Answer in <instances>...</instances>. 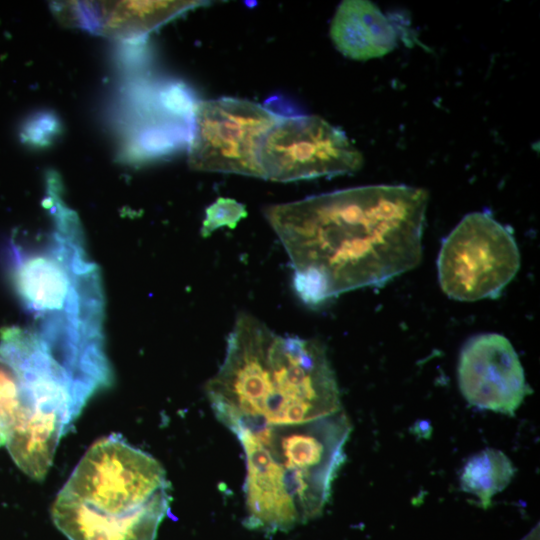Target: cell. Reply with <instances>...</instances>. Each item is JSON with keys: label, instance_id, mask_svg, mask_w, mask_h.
<instances>
[{"label": "cell", "instance_id": "13", "mask_svg": "<svg viewBox=\"0 0 540 540\" xmlns=\"http://www.w3.org/2000/svg\"><path fill=\"white\" fill-rule=\"evenodd\" d=\"M514 474V465L506 454L486 448L466 460L460 473V487L487 509L492 498L509 485Z\"/></svg>", "mask_w": 540, "mask_h": 540}, {"label": "cell", "instance_id": "4", "mask_svg": "<svg viewBox=\"0 0 540 540\" xmlns=\"http://www.w3.org/2000/svg\"><path fill=\"white\" fill-rule=\"evenodd\" d=\"M350 433L343 410L302 424L235 433L246 458V526L274 534L318 517L345 461Z\"/></svg>", "mask_w": 540, "mask_h": 540}, {"label": "cell", "instance_id": "8", "mask_svg": "<svg viewBox=\"0 0 540 540\" xmlns=\"http://www.w3.org/2000/svg\"><path fill=\"white\" fill-rule=\"evenodd\" d=\"M281 117L269 108L238 98L197 101L188 143L189 167L262 178L260 149Z\"/></svg>", "mask_w": 540, "mask_h": 540}, {"label": "cell", "instance_id": "2", "mask_svg": "<svg viewBox=\"0 0 540 540\" xmlns=\"http://www.w3.org/2000/svg\"><path fill=\"white\" fill-rule=\"evenodd\" d=\"M206 395L217 419L234 434L302 424L342 410L323 344L279 335L248 313L237 317Z\"/></svg>", "mask_w": 540, "mask_h": 540}, {"label": "cell", "instance_id": "1", "mask_svg": "<svg viewBox=\"0 0 540 540\" xmlns=\"http://www.w3.org/2000/svg\"><path fill=\"white\" fill-rule=\"evenodd\" d=\"M427 203L421 188L369 185L268 206L264 215L288 254L296 293L318 305L418 266Z\"/></svg>", "mask_w": 540, "mask_h": 540}, {"label": "cell", "instance_id": "14", "mask_svg": "<svg viewBox=\"0 0 540 540\" xmlns=\"http://www.w3.org/2000/svg\"><path fill=\"white\" fill-rule=\"evenodd\" d=\"M21 405L22 392L18 376L0 357V446L6 444Z\"/></svg>", "mask_w": 540, "mask_h": 540}, {"label": "cell", "instance_id": "12", "mask_svg": "<svg viewBox=\"0 0 540 540\" xmlns=\"http://www.w3.org/2000/svg\"><path fill=\"white\" fill-rule=\"evenodd\" d=\"M330 37L339 52L359 61L387 55L398 41L392 21L367 0L342 1L331 22Z\"/></svg>", "mask_w": 540, "mask_h": 540}, {"label": "cell", "instance_id": "9", "mask_svg": "<svg viewBox=\"0 0 540 540\" xmlns=\"http://www.w3.org/2000/svg\"><path fill=\"white\" fill-rule=\"evenodd\" d=\"M262 179L290 182L349 174L363 165L345 133L318 116H282L263 140Z\"/></svg>", "mask_w": 540, "mask_h": 540}, {"label": "cell", "instance_id": "16", "mask_svg": "<svg viewBox=\"0 0 540 540\" xmlns=\"http://www.w3.org/2000/svg\"><path fill=\"white\" fill-rule=\"evenodd\" d=\"M520 540H539V524Z\"/></svg>", "mask_w": 540, "mask_h": 540}, {"label": "cell", "instance_id": "11", "mask_svg": "<svg viewBox=\"0 0 540 540\" xmlns=\"http://www.w3.org/2000/svg\"><path fill=\"white\" fill-rule=\"evenodd\" d=\"M207 1H68L53 4L67 25L119 39L149 34L182 13L207 5Z\"/></svg>", "mask_w": 540, "mask_h": 540}, {"label": "cell", "instance_id": "5", "mask_svg": "<svg viewBox=\"0 0 540 540\" xmlns=\"http://www.w3.org/2000/svg\"><path fill=\"white\" fill-rule=\"evenodd\" d=\"M170 501L162 465L112 434L86 451L51 514L68 540H155Z\"/></svg>", "mask_w": 540, "mask_h": 540}, {"label": "cell", "instance_id": "7", "mask_svg": "<svg viewBox=\"0 0 540 540\" xmlns=\"http://www.w3.org/2000/svg\"><path fill=\"white\" fill-rule=\"evenodd\" d=\"M519 268L513 235L486 212L467 214L445 238L437 259L442 291L465 302L497 297Z\"/></svg>", "mask_w": 540, "mask_h": 540}, {"label": "cell", "instance_id": "3", "mask_svg": "<svg viewBox=\"0 0 540 540\" xmlns=\"http://www.w3.org/2000/svg\"><path fill=\"white\" fill-rule=\"evenodd\" d=\"M52 228L36 241L13 238L6 266L29 329L60 360L79 370L111 368L105 345V294L75 212L51 182Z\"/></svg>", "mask_w": 540, "mask_h": 540}, {"label": "cell", "instance_id": "10", "mask_svg": "<svg viewBox=\"0 0 540 540\" xmlns=\"http://www.w3.org/2000/svg\"><path fill=\"white\" fill-rule=\"evenodd\" d=\"M458 386L472 406L514 415L532 392L511 342L498 333L478 334L463 345L457 367Z\"/></svg>", "mask_w": 540, "mask_h": 540}, {"label": "cell", "instance_id": "15", "mask_svg": "<svg viewBox=\"0 0 540 540\" xmlns=\"http://www.w3.org/2000/svg\"><path fill=\"white\" fill-rule=\"evenodd\" d=\"M246 215L245 205L231 198L219 197L206 209L201 233L204 237H208L220 227L235 228Z\"/></svg>", "mask_w": 540, "mask_h": 540}, {"label": "cell", "instance_id": "6", "mask_svg": "<svg viewBox=\"0 0 540 540\" xmlns=\"http://www.w3.org/2000/svg\"><path fill=\"white\" fill-rule=\"evenodd\" d=\"M0 357L17 374L22 392V405L5 445L18 468L40 481L52 465L60 439L98 391L29 328L2 329Z\"/></svg>", "mask_w": 540, "mask_h": 540}]
</instances>
